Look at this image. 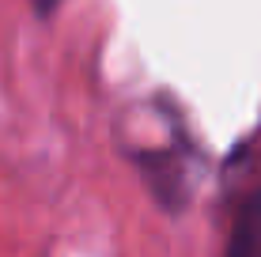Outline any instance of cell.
Segmentation results:
<instances>
[{
  "label": "cell",
  "mask_w": 261,
  "mask_h": 257,
  "mask_svg": "<svg viewBox=\"0 0 261 257\" xmlns=\"http://www.w3.org/2000/svg\"><path fill=\"white\" fill-rule=\"evenodd\" d=\"M227 257H261V193H250L235 212Z\"/></svg>",
  "instance_id": "1"
},
{
  "label": "cell",
  "mask_w": 261,
  "mask_h": 257,
  "mask_svg": "<svg viewBox=\"0 0 261 257\" xmlns=\"http://www.w3.org/2000/svg\"><path fill=\"white\" fill-rule=\"evenodd\" d=\"M31 4H34V8H38V12H42V15H49V12H53V8H57V4H61V0H31Z\"/></svg>",
  "instance_id": "2"
}]
</instances>
